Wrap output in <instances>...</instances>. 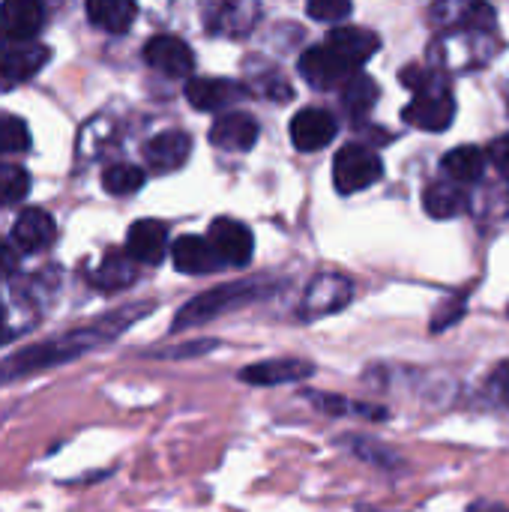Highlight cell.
Wrapping results in <instances>:
<instances>
[{
    "label": "cell",
    "instance_id": "cell-20",
    "mask_svg": "<svg viewBox=\"0 0 509 512\" xmlns=\"http://www.w3.org/2000/svg\"><path fill=\"white\" fill-rule=\"evenodd\" d=\"M126 252L138 264H159L168 252V228L156 219H141L126 234Z\"/></svg>",
    "mask_w": 509,
    "mask_h": 512
},
{
    "label": "cell",
    "instance_id": "cell-22",
    "mask_svg": "<svg viewBox=\"0 0 509 512\" xmlns=\"http://www.w3.org/2000/svg\"><path fill=\"white\" fill-rule=\"evenodd\" d=\"M471 198L468 192L459 186V183H429L426 192H423V207L429 216L435 219H453V216H462L468 210Z\"/></svg>",
    "mask_w": 509,
    "mask_h": 512
},
{
    "label": "cell",
    "instance_id": "cell-9",
    "mask_svg": "<svg viewBox=\"0 0 509 512\" xmlns=\"http://www.w3.org/2000/svg\"><path fill=\"white\" fill-rule=\"evenodd\" d=\"M144 60L168 75V78H186L192 69H195V54L192 48L180 39V36H171V33H159L153 36L147 45H144Z\"/></svg>",
    "mask_w": 509,
    "mask_h": 512
},
{
    "label": "cell",
    "instance_id": "cell-31",
    "mask_svg": "<svg viewBox=\"0 0 509 512\" xmlns=\"http://www.w3.org/2000/svg\"><path fill=\"white\" fill-rule=\"evenodd\" d=\"M30 147V129L18 117H0V156L21 153Z\"/></svg>",
    "mask_w": 509,
    "mask_h": 512
},
{
    "label": "cell",
    "instance_id": "cell-6",
    "mask_svg": "<svg viewBox=\"0 0 509 512\" xmlns=\"http://www.w3.org/2000/svg\"><path fill=\"white\" fill-rule=\"evenodd\" d=\"M51 60V48L42 42H15L0 39V87H15L33 78Z\"/></svg>",
    "mask_w": 509,
    "mask_h": 512
},
{
    "label": "cell",
    "instance_id": "cell-18",
    "mask_svg": "<svg viewBox=\"0 0 509 512\" xmlns=\"http://www.w3.org/2000/svg\"><path fill=\"white\" fill-rule=\"evenodd\" d=\"M54 237H57V225H54L51 213L39 210V207H27L12 225V246L18 252H39V249L51 246Z\"/></svg>",
    "mask_w": 509,
    "mask_h": 512
},
{
    "label": "cell",
    "instance_id": "cell-3",
    "mask_svg": "<svg viewBox=\"0 0 509 512\" xmlns=\"http://www.w3.org/2000/svg\"><path fill=\"white\" fill-rule=\"evenodd\" d=\"M384 177L381 156L366 144H345L333 159V186L339 195H357Z\"/></svg>",
    "mask_w": 509,
    "mask_h": 512
},
{
    "label": "cell",
    "instance_id": "cell-5",
    "mask_svg": "<svg viewBox=\"0 0 509 512\" xmlns=\"http://www.w3.org/2000/svg\"><path fill=\"white\" fill-rule=\"evenodd\" d=\"M354 297V288L345 276L339 273H321L309 282L303 300H300V318L303 321H318L327 315L342 312Z\"/></svg>",
    "mask_w": 509,
    "mask_h": 512
},
{
    "label": "cell",
    "instance_id": "cell-38",
    "mask_svg": "<svg viewBox=\"0 0 509 512\" xmlns=\"http://www.w3.org/2000/svg\"><path fill=\"white\" fill-rule=\"evenodd\" d=\"M471 512H509V510H501V507H492V504H474Z\"/></svg>",
    "mask_w": 509,
    "mask_h": 512
},
{
    "label": "cell",
    "instance_id": "cell-7",
    "mask_svg": "<svg viewBox=\"0 0 509 512\" xmlns=\"http://www.w3.org/2000/svg\"><path fill=\"white\" fill-rule=\"evenodd\" d=\"M300 75L306 78V84L318 87V90H333V87H345L357 72L336 54L330 51L327 45H315V48H306L303 57H300Z\"/></svg>",
    "mask_w": 509,
    "mask_h": 512
},
{
    "label": "cell",
    "instance_id": "cell-32",
    "mask_svg": "<svg viewBox=\"0 0 509 512\" xmlns=\"http://www.w3.org/2000/svg\"><path fill=\"white\" fill-rule=\"evenodd\" d=\"M249 87H252V93H258V96H267V99H276V102H285V99H291V96H294L291 84H288V81H285L279 72L261 75V78H255Z\"/></svg>",
    "mask_w": 509,
    "mask_h": 512
},
{
    "label": "cell",
    "instance_id": "cell-33",
    "mask_svg": "<svg viewBox=\"0 0 509 512\" xmlns=\"http://www.w3.org/2000/svg\"><path fill=\"white\" fill-rule=\"evenodd\" d=\"M306 12H309V18H318V21L336 24V21L348 18V15L354 12V6H351V3H345V0H312V3L306 6Z\"/></svg>",
    "mask_w": 509,
    "mask_h": 512
},
{
    "label": "cell",
    "instance_id": "cell-10",
    "mask_svg": "<svg viewBox=\"0 0 509 512\" xmlns=\"http://www.w3.org/2000/svg\"><path fill=\"white\" fill-rule=\"evenodd\" d=\"M336 132H339V123L324 108H303L291 120V141L300 153L324 150L336 138Z\"/></svg>",
    "mask_w": 509,
    "mask_h": 512
},
{
    "label": "cell",
    "instance_id": "cell-27",
    "mask_svg": "<svg viewBox=\"0 0 509 512\" xmlns=\"http://www.w3.org/2000/svg\"><path fill=\"white\" fill-rule=\"evenodd\" d=\"M399 78H402L405 87L414 90V96H444V93H450V81H447V75H441L438 69L405 66Z\"/></svg>",
    "mask_w": 509,
    "mask_h": 512
},
{
    "label": "cell",
    "instance_id": "cell-4",
    "mask_svg": "<svg viewBox=\"0 0 509 512\" xmlns=\"http://www.w3.org/2000/svg\"><path fill=\"white\" fill-rule=\"evenodd\" d=\"M498 54V42L489 33H459L432 42V60L450 69H474L480 63H489Z\"/></svg>",
    "mask_w": 509,
    "mask_h": 512
},
{
    "label": "cell",
    "instance_id": "cell-19",
    "mask_svg": "<svg viewBox=\"0 0 509 512\" xmlns=\"http://www.w3.org/2000/svg\"><path fill=\"white\" fill-rule=\"evenodd\" d=\"M171 258H174V267L186 276H204V273L225 267L222 258L216 255V249L210 246V240L195 237V234H183L180 240H174Z\"/></svg>",
    "mask_w": 509,
    "mask_h": 512
},
{
    "label": "cell",
    "instance_id": "cell-24",
    "mask_svg": "<svg viewBox=\"0 0 509 512\" xmlns=\"http://www.w3.org/2000/svg\"><path fill=\"white\" fill-rule=\"evenodd\" d=\"M138 15V6L129 0H90L87 3V18L108 33H126Z\"/></svg>",
    "mask_w": 509,
    "mask_h": 512
},
{
    "label": "cell",
    "instance_id": "cell-14",
    "mask_svg": "<svg viewBox=\"0 0 509 512\" xmlns=\"http://www.w3.org/2000/svg\"><path fill=\"white\" fill-rule=\"evenodd\" d=\"M210 141L219 150L246 153L258 141V120L252 114H243V111L219 114V120H213V126H210Z\"/></svg>",
    "mask_w": 509,
    "mask_h": 512
},
{
    "label": "cell",
    "instance_id": "cell-37",
    "mask_svg": "<svg viewBox=\"0 0 509 512\" xmlns=\"http://www.w3.org/2000/svg\"><path fill=\"white\" fill-rule=\"evenodd\" d=\"M15 270H18V249L9 240L0 237V279L12 276Z\"/></svg>",
    "mask_w": 509,
    "mask_h": 512
},
{
    "label": "cell",
    "instance_id": "cell-12",
    "mask_svg": "<svg viewBox=\"0 0 509 512\" xmlns=\"http://www.w3.org/2000/svg\"><path fill=\"white\" fill-rule=\"evenodd\" d=\"M189 153H192V138L180 129L159 132L144 144V162L156 174H168V171L183 168Z\"/></svg>",
    "mask_w": 509,
    "mask_h": 512
},
{
    "label": "cell",
    "instance_id": "cell-21",
    "mask_svg": "<svg viewBox=\"0 0 509 512\" xmlns=\"http://www.w3.org/2000/svg\"><path fill=\"white\" fill-rule=\"evenodd\" d=\"M258 18V6L255 3H216L207 9L204 21L210 33H222V36H243L252 30Z\"/></svg>",
    "mask_w": 509,
    "mask_h": 512
},
{
    "label": "cell",
    "instance_id": "cell-2",
    "mask_svg": "<svg viewBox=\"0 0 509 512\" xmlns=\"http://www.w3.org/2000/svg\"><path fill=\"white\" fill-rule=\"evenodd\" d=\"M276 285L267 282V279H243V282H231V285H219L213 291H204L198 297H192L189 303H183V309L177 312L171 330L180 333V330H189V327H201L207 321H216L219 315L231 312V309H240V306H249L261 297H267Z\"/></svg>",
    "mask_w": 509,
    "mask_h": 512
},
{
    "label": "cell",
    "instance_id": "cell-36",
    "mask_svg": "<svg viewBox=\"0 0 509 512\" xmlns=\"http://www.w3.org/2000/svg\"><path fill=\"white\" fill-rule=\"evenodd\" d=\"M489 390H492V396H495L501 405H507L509 408V360L507 363H501V366L492 372V378H489Z\"/></svg>",
    "mask_w": 509,
    "mask_h": 512
},
{
    "label": "cell",
    "instance_id": "cell-11",
    "mask_svg": "<svg viewBox=\"0 0 509 512\" xmlns=\"http://www.w3.org/2000/svg\"><path fill=\"white\" fill-rule=\"evenodd\" d=\"M324 45H327L330 51H336V54L357 72L369 57H375V51L381 48V39H378L375 30L339 24V27H333V30L327 33Z\"/></svg>",
    "mask_w": 509,
    "mask_h": 512
},
{
    "label": "cell",
    "instance_id": "cell-17",
    "mask_svg": "<svg viewBox=\"0 0 509 512\" xmlns=\"http://www.w3.org/2000/svg\"><path fill=\"white\" fill-rule=\"evenodd\" d=\"M405 123L423 129V132H444L450 129L456 117V99L453 93L444 96H414V102L402 111Z\"/></svg>",
    "mask_w": 509,
    "mask_h": 512
},
{
    "label": "cell",
    "instance_id": "cell-25",
    "mask_svg": "<svg viewBox=\"0 0 509 512\" xmlns=\"http://www.w3.org/2000/svg\"><path fill=\"white\" fill-rule=\"evenodd\" d=\"M138 270H135V261L129 258V252H108L99 264V270L93 273V282L102 288V291H120V288H129L135 282Z\"/></svg>",
    "mask_w": 509,
    "mask_h": 512
},
{
    "label": "cell",
    "instance_id": "cell-15",
    "mask_svg": "<svg viewBox=\"0 0 509 512\" xmlns=\"http://www.w3.org/2000/svg\"><path fill=\"white\" fill-rule=\"evenodd\" d=\"M315 375V366L306 360H264L255 366H246L240 372V381L252 387H282V384H300Z\"/></svg>",
    "mask_w": 509,
    "mask_h": 512
},
{
    "label": "cell",
    "instance_id": "cell-40",
    "mask_svg": "<svg viewBox=\"0 0 509 512\" xmlns=\"http://www.w3.org/2000/svg\"><path fill=\"white\" fill-rule=\"evenodd\" d=\"M507 315H509V306H507Z\"/></svg>",
    "mask_w": 509,
    "mask_h": 512
},
{
    "label": "cell",
    "instance_id": "cell-16",
    "mask_svg": "<svg viewBox=\"0 0 509 512\" xmlns=\"http://www.w3.org/2000/svg\"><path fill=\"white\" fill-rule=\"evenodd\" d=\"M246 87L231 78H189L186 81V99L198 111H222L243 99Z\"/></svg>",
    "mask_w": 509,
    "mask_h": 512
},
{
    "label": "cell",
    "instance_id": "cell-1",
    "mask_svg": "<svg viewBox=\"0 0 509 512\" xmlns=\"http://www.w3.org/2000/svg\"><path fill=\"white\" fill-rule=\"evenodd\" d=\"M153 309V303H138V306H126V309H117L111 315H105L102 321L90 324V327H81V330H72L66 336H57L51 342H39V345H30L24 351H15L12 357L0 360V384H12L18 378H27L33 372H45L51 366H60V363H69L93 348H102L105 342H114L120 330H126L132 321L144 318L147 312Z\"/></svg>",
    "mask_w": 509,
    "mask_h": 512
},
{
    "label": "cell",
    "instance_id": "cell-28",
    "mask_svg": "<svg viewBox=\"0 0 509 512\" xmlns=\"http://www.w3.org/2000/svg\"><path fill=\"white\" fill-rule=\"evenodd\" d=\"M144 180H147V174L141 168H135V165H126V162L111 165V168L102 171V186L111 195H132V192H138L144 186Z\"/></svg>",
    "mask_w": 509,
    "mask_h": 512
},
{
    "label": "cell",
    "instance_id": "cell-29",
    "mask_svg": "<svg viewBox=\"0 0 509 512\" xmlns=\"http://www.w3.org/2000/svg\"><path fill=\"white\" fill-rule=\"evenodd\" d=\"M309 402H315V408H321V411H327V414H357V417H369V420H384V417H390L384 408L360 405V402H348V399L324 396V393H309Z\"/></svg>",
    "mask_w": 509,
    "mask_h": 512
},
{
    "label": "cell",
    "instance_id": "cell-26",
    "mask_svg": "<svg viewBox=\"0 0 509 512\" xmlns=\"http://www.w3.org/2000/svg\"><path fill=\"white\" fill-rule=\"evenodd\" d=\"M342 102L345 108L354 114V117H366L375 102H378V84L366 75V72H357L345 87H342Z\"/></svg>",
    "mask_w": 509,
    "mask_h": 512
},
{
    "label": "cell",
    "instance_id": "cell-39",
    "mask_svg": "<svg viewBox=\"0 0 509 512\" xmlns=\"http://www.w3.org/2000/svg\"><path fill=\"white\" fill-rule=\"evenodd\" d=\"M9 339V330H6V324H3V309H0V345Z\"/></svg>",
    "mask_w": 509,
    "mask_h": 512
},
{
    "label": "cell",
    "instance_id": "cell-30",
    "mask_svg": "<svg viewBox=\"0 0 509 512\" xmlns=\"http://www.w3.org/2000/svg\"><path fill=\"white\" fill-rule=\"evenodd\" d=\"M30 192V174L18 165H0V207L15 204Z\"/></svg>",
    "mask_w": 509,
    "mask_h": 512
},
{
    "label": "cell",
    "instance_id": "cell-35",
    "mask_svg": "<svg viewBox=\"0 0 509 512\" xmlns=\"http://www.w3.org/2000/svg\"><path fill=\"white\" fill-rule=\"evenodd\" d=\"M354 450H357L360 459L375 462V465H381V468H393V465H396V459H393V453H390L387 447H378V444H369V441H357Z\"/></svg>",
    "mask_w": 509,
    "mask_h": 512
},
{
    "label": "cell",
    "instance_id": "cell-34",
    "mask_svg": "<svg viewBox=\"0 0 509 512\" xmlns=\"http://www.w3.org/2000/svg\"><path fill=\"white\" fill-rule=\"evenodd\" d=\"M486 156H489V162L498 168V174H501L504 180H509V132L507 135H498V138L489 144Z\"/></svg>",
    "mask_w": 509,
    "mask_h": 512
},
{
    "label": "cell",
    "instance_id": "cell-13",
    "mask_svg": "<svg viewBox=\"0 0 509 512\" xmlns=\"http://www.w3.org/2000/svg\"><path fill=\"white\" fill-rule=\"evenodd\" d=\"M45 24V9L33 0H6L0 3V39L33 42Z\"/></svg>",
    "mask_w": 509,
    "mask_h": 512
},
{
    "label": "cell",
    "instance_id": "cell-23",
    "mask_svg": "<svg viewBox=\"0 0 509 512\" xmlns=\"http://www.w3.org/2000/svg\"><path fill=\"white\" fill-rule=\"evenodd\" d=\"M444 171H447V177L453 180V183H480L483 180V174H486V165H489V156L480 150V147H471V144H465V147H456V150H450L447 156H444Z\"/></svg>",
    "mask_w": 509,
    "mask_h": 512
},
{
    "label": "cell",
    "instance_id": "cell-8",
    "mask_svg": "<svg viewBox=\"0 0 509 512\" xmlns=\"http://www.w3.org/2000/svg\"><path fill=\"white\" fill-rule=\"evenodd\" d=\"M207 240H210V246L216 249V255L222 258L225 267H243V264L252 261V252H255L252 231L243 222H237V219L219 216L210 225Z\"/></svg>",
    "mask_w": 509,
    "mask_h": 512
}]
</instances>
